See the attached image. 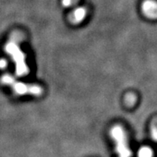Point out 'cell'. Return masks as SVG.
Here are the masks:
<instances>
[{"mask_svg":"<svg viewBox=\"0 0 157 157\" xmlns=\"http://www.w3.org/2000/svg\"><path fill=\"white\" fill-rule=\"evenodd\" d=\"M151 137L154 140L157 141V121L153 123L152 127H151Z\"/></svg>","mask_w":157,"mask_h":157,"instance_id":"cell-7","label":"cell"},{"mask_svg":"<svg viewBox=\"0 0 157 157\" xmlns=\"http://www.w3.org/2000/svg\"><path fill=\"white\" fill-rule=\"evenodd\" d=\"M142 11L150 19H157V2L154 0H146L143 2Z\"/></svg>","mask_w":157,"mask_h":157,"instance_id":"cell-4","label":"cell"},{"mask_svg":"<svg viewBox=\"0 0 157 157\" xmlns=\"http://www.w3.org/2000/svg\"><path fill=\"white\" fill-rule=\"evenodd\" d=\"M87 15L86 9L83 7H78L75 9L70 15V21L73 23H79L84 19Z\"/></svg>","mask_w":157,"mask_h":157,"instance_id":"cell-5","label":"cell"},{"mask_svg":"<svg viewBox=\"0 0 157 157\" xmlns=\"http://www.w3.org/2000/svg\"><path fill=\"white\" fill-rule=\"evenodd\" d=\"M16 39H11V40H10L5 47V50L15 62L16 74L19 76H23L28 74L29 68L26 63L25 54L21 51L19 45L18 44V40Z\"/></svg>","mask_w":157,"mask_h":157,"instance_id":"cell-1","label":"cell"},{"mask_svg":"<svg viewBox=\"0 0 157 157\" xmlns=\"http://www.w3.org/2000/svg\"><path fill=\"white\" fill-rule=\"evenodd\" d=\"M1 82L3 84L8 85L13 91L18 95H40L42 94V88L38 85H31L27 83L17 82L15 78L9 75H4L1 78Z\"/></svg>","mask_w":157,"mask_h":157,"instance_id":"cell-2","label":"cell"},{"mask_svg":"<svg viewBox=\"0 0 157 157\" xmlns=\"http://www.w3.org/2000/svg\"><path fill=\"white\" fill-rule=\"evenodd\" d=\"M6 67V61L4 59H0V68H5Z\"/></svg>","mask_w":157,"mask_h":157,"instance_id":"cell-10","label":"cell"},{"mask_svg":"<svg viewBox=\"0 0 157 157\" xmlns=\"http://www.w3.org/2000/svg\"><path fill=\"white\" fill-rule=\"evenodd\" d=\"M76 0H62V4L65 7H68V6H71L74 3H75Z\"/></svg>","mask_w":157,"mask_h":157,"instance_id":"cell-9","label":"cell"},{"mask_svg":"<svg viewBox=\"0 0 157 157\" xmlns=\"http://www.w3.org/2000/svg\"><path fill=\"white\" fill-rule=\"evenodd\" d=\"M111 136L116 143V151L119 157H132V153L128 147L126 133L120 126H115L111 130Z\"/></svg>","mask_w":157,"mask_h":157,"instance_id":"cell-3","label":"cell"},{"mask_svg":"<svg viewBox=\"0 0 157 157\" xmlns=\"http://www.w3.org/2000/svg\"><path fill=\"white\" fill-rule=\"evenodd\" d=\"M138 157H153V151L150 147H143L138 151Z\"/></svg>","mask_w":157,"mask_h":157,"instance_id":"cell-6","label":"cell"},{"mask_svg":"<svg viewBox=\"0 0 157 157\" xmlns=\"http://www.w3.org/2000/svg\"><path fill=\"white\" fill-rule=\"evenodd\" d=\"M136 102V97L133 94H128L126 96V103L128 105H133Z\"/></svg>","mask_w":157,"mask_h":157,"instance_id":"cell-8","label":"cell"}]
</instances>
